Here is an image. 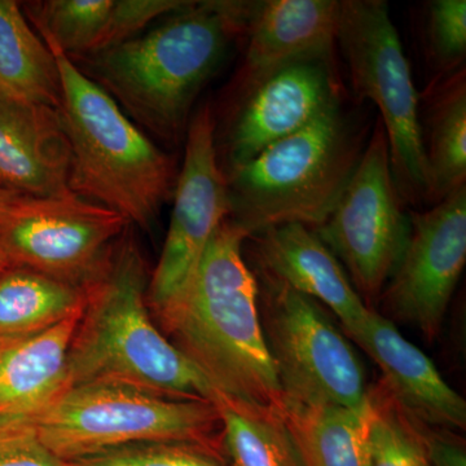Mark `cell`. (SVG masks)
<instances>
[{"mask_svg": "<svg viewBox=\"0 0 466 466\" xmlns=\"http://www.w3.org/2000/svg\"><path fill=\"white\" fill-rule=\"evenodd\" d=\"M370 466H431L419 420L410 416L380 381L368 389Z\"/></svg>", "mask_w": 466, "mask_h": 466, "instance_id": "obj_25", "label": "cell"}, {"mask_svg": "<svg viewBox=\"0 0 466 466\" xmlns=\"http://www.w3.org/2000/svg\"><path fill=\"white\" fill-rule=\"evenodd\" d=\"M260 279V319L284 400L305 406L366 408L360 360L317 300Z\"/></svg>", "mask_w": 466, "mask_h": 466, "instance_id": "obj_8", "label": "cell"}, {"mask_svg": "<svg viewBox=\"0 0 466 466\" xmlns=\"http://www.w3.org/2000/svg\"><path fill=\"white\" fill-rule=\"evenodd\" d=\"M425 43L428 58L440 76H450L464 67L465 0H433L426 5Z\"/></svg>", "mask_w": 466, "mask_h": 466, "instance_id": "obj_27", "label": "cell"}, {"mask_svg": "<svg viewBox=\"0 0 466 466\" xmlns=\"http://www.w3.org/2000/svg\"><path fill=\"white\" fill-rule=\"evenodd\" d=\"M0 94L57 110L63 100L56 57L14 0H0Z\"/></svg>", "mask_w": 466, "mask_h": 466, "instance_id": "obj_19", "label": "cell"}, {"mask_svg": "<svg viewBox=\"0 0 466 466\" xmlns=\"http://www.w3.org/2000/svg\"><path fill=\"white\" fill-rule=\"evenodd\" d=\"M245 241L227 218L186 288L149 311L214 391L278 408L283 391L263 332L259 283L244 258Z\"/></svg>", "mask_w": 466, "mask_h": 466, "instance_id": "obj_1", "label": "cell"}, {"mask_svg": "<svg viewBox=\"0 0 466 466\" xmlns=\"http://www.w3.org/2000/svg\"><path fill=\"white\" fill-rule=\"evenodd\" d=\"M85 289L32 269L0 272V336L35 332L84 308Z\"/></svg>", "mask_w": 466, "mask_h": 466, "instance_id": "obj_24", "label": "cell"}, {"mask_svg": "<svg viewBox=\"0 0 466 466\" xmlns=\"http://www.w3.org/2000/svg\"><path fill=\"white\" fill-rule=\"evenodd\" d=\"M259 276L317 300L341 320L349 337L366 320L368 308L345 268L314 229L287 223L251 236Z\"/></svg>", "mask_w": 466, "mask_h": 466, "instance_id": "obj_14", "label": "cell"}, {"mask_svg": "<svg viewBox=\"0 0 466 466\" xmlns=\"http://www.w3.org/2000/svg\"><path fill=\"white\" fill-rule=\"evenodd\" d=\"M394 177L390 149L377 122L332 213L314 229L360 297L381 296L406 249L410 219Z\"/></svg>", "mask_w": 466, "mask_h": 466, "instance_id": "obj_9", "label": "cell"}, {"mask_svg": "<svg viewBox=\"0 0 466 466\" xmlns=\"http://www.w3.org/2000/svg\"><path fill=\"white\" fill-rule=\"evenodd\" d=\"M431 204L466 187L465 69L447 76L431 92L421 119Z\"/></svg>", "mask_w": 466, "mask_h": 466, "instance_id": "obj_22", "label": "cell"}, {"mask_svg": "<svg viewBox=\"0 0 466 466\" xmlns=\"http://www.w3.org/2000/svg\"><path fill=\"white\" fill-rule=\"evenodd\" d=\"M21 7L43 41L69 57L95 56L128 39L124 0H46Z\"/></svg>", "mask_w": 466, "mask_h": 466, "instance_id": "obj_21", "label": "cell"}, {"mask_svg": "<svg viewBox=\"0 0 466 466\" xmlns=\"http://www.w3.org/2000/svg\"><path fill=\"white\" fill-rule=\"evenodd\" d=\"M222 420V449L227 466H303L302 460L274 407L214 395Z\"/></svg>", "mask_w": 466, "mask_h": 466, "instance_id": "obj_23", "label": "cell"}, {"mask_svg": "<svg viewBox=\"0 0 466 466\" xmlns=\"http://www.w3.org/2000/svg\"><path fill=\"white\" fill-rule=\"evenodd\" d=\"M82 309L45 329L0 336V429L29 424L66 390Z\"/></svg>", "mask_w": 466, "mask_h": 466, "instance_id": "obj_17", "label": "cell"}, {"mask_svg": "<svg viewBox=\"0 0 466 466\" xmlns=\"http://www.w3.org/2000/svg\"><path fill=\"white\" fill-rule=\"evenodd\" d=\"M249 5L187 2L149 32L91 56L87 76L133 122L177 143L201 88L245 32Z\"/></svg>", "mask_w": 466, "mask_h": 466, "instance_id": "obj_2", "label": "cell"}, {"mask_svg": "<svg viewBox=\"0 0 466 466\" xmlns=\"http://www.w3.org/2000/svg\"><path fill=\"white\" fill-rule=\"evenodd\" d=\"M410 219L406 249L381 296L391 317L433 342L466 263V187Z\"/></svg>", "mask_w": 466, "mask_h": 466, "instance_id": "obj_12", "label": "cell"}, {"mask_svg": "<svg viewBox=\"0 0 466 466\" xmlns=\"http://www.w3.org/2000/svg\"><path fill=\"white\" fill-rule=\"evenodd\" d=\"M364 134L339 103L272 144L227 175L228 219L247 240L287 223L317 228L354 174L368 142Z\"/></svg>", "mask_w": 466, "mask_h": 466, "instance_id": "obj_5", "label": "cell"}, {"mask_svg": "<svg viewBox=\"0 0 466 466\" xmlns=\"http://www.w3.org/2000/svg\"><path fill=\"white\" fill-rule=\"evenodd\" d=\"M339 18V0L250 2L241 87L288 61L333 54Z\"/></svg>", "mask_w": 466, "mask_h": 466, "instance_id": "obj_18", "label": "cell"}, {"mask_svg": "<svg viewBox=\"0 0 466 466\" xmlns=\"http://www.w3.org/2000/svg\"><path fill=\"white\" fill-rule=\"evenodd\" d=\"M229 210L228 182L218 155L216 122L210 108L204 106L187 128L170 227L161 258L149 278V309L165 305L186 288Z\"/></svg>", "mask_w": 466, "mask_h": 466, "instance_id": "obj_11", "label": "cell"}, {"mask_svg": "<svg viewBox=\"0 0 466 466\" xmlns=\"http://www.w3.org/2000/svg\"><path fill=\"white\" fill-rule=\"evenodd\" d=\"M23 195H17V193L9 192L7 189L2 188L0 187V214L5 210L9 207V205L14 204L17 198H20Z\"/></svg>", "mask_w": 466, "mask_h": 466, "instance_id": "obj_30", "label": "cell"}, {"mask_svg": "<svg viewBox=\"0 0 466 466\" xmlns=\"http://www.w3.org/2000/svg\"><path fill=\"white\" fill-rule=\"evenodd\" d=\"M128 226L121 214L76 195L21 196L0 214V262L85 289Z\"/></svg>", "mask_w": 466, "mask_h": 466, "instance_id": "obj_10", "label": "cell"}, {"mask_svg": "<svg viewBox=\"0 0 466 466\" xmlns=\"http://www.w3.org/2000/svg\"><path fill=\"white\" fill-rule=\"evenodd\" d=\"M27 425L66 462L139 441L222 447V420L214 401L173 400L115 383L66 389Z\"/></svg>", "mask_w": 466, "mask_h": 466, "instance_id": "obj_6", "label": "cell"}, {"mask_svg": "<svg viewBox=\"0 0 466 466\" xmlns=\"http://www.w3.org/2000/svg\"><path fill=\"white\" fill-rule=\"evenodd\" d=\"M45 42L60 72L70 191L149 229L173 191V161L73 58Z\"/></svg>", "mask_w": 466, "mask_h": 466, "instance_id": "obj_4", "label": "cell"}, {"mask_svg": "<svg viewBox=\"0 0 466 466\" xmlns=\"http://www.w3.org/2000/svg\"><path fill=\"white\" fill-rule=\"evenodd\" d=\"M0 466H67L52 453L30 425L0 429Z\"/></svg>", "mask_w": 466, "mask_h": 466, "instance_id": "obj_28", "label": "cell"}, {"mask_svg": "<svg viewBox=\"0 0 466 466\" xmlns=\"http://www.w3.org/2000/svg\"><path fill=\"white\" fill-rule=\"evenodd\" d=\"M289 429L303 466H370V410L305 406L275 408Z\"/></svg>", "mask_w": 466, "mask_h": 466, "instance_id": "obj_20", "label": "cell"}, {"mask_svg": "<svg viewBox=\"0 0 466 466\" xmlns=\"http://www.w3.org/2000/svg\"><path fill=\"white\" fill-rule=\"evenodd\" d=\"M149 278L142 251L126 229L85 287L84 309L67 354V389L115 383L173 400L213 401V386L153 320Z\"/></svg>", "mask_w": 466, "mask_h": 466, "instance_id": "obj_3", "label": "cell"}, {"mask_svg": "<svg viewBox=\"0 0 466 466\" xmlns=\"http://www.w3.org/2000/svg\"><path fill=\"white\" fill-rule=\"evenodd\" d=\"M5 267L2 265V262H0V272H2L3 269H5Z\"/></svg>", "mask_w": 466, "mask_h": 466, "instance_id": "obj_31", "label": "cell"}, {"mask_svg": "<svg viewBox=\"0 0 466 466\" xmlns=\"http://www.w3.org/2000/svg\"><path fill=\"white\" fill-rule=\"evenodd\" d=\"M67 466H227L222 447L184 441H149L101 451Z\"/></svg>", "mask_w": 466, "mask_h": 466, "instance_id": "obj_26", "label": "cell"}, {"mask_svg": "<svg viewBox=\"0 0 466 466\" xmlns=\"http://www.w3.org/2000/svg\"><path fill=\"white\" fill-rule=\"evenodd\" d=\"M341 103L333 54L288 61L242 88L227 137L229 173Z\"/></svg>", "mask_w": 466, "mask_h": 466, "instance_id": "obj_13", "label": "cell"}, {"mask_svg": "<svg viewBox=\"0 0 466 466\" xmlns=\"http://www.w3.org/2000/svg\"><path fill=\"white\" fill-rule=\"evenodd\" d=\"M419 428L431 466H466L465 441L460 435L420 420Z\"/></svg>", "mask_w": 466, "mask_h": 466, "instance_id": "obj_29", "label": "cell"}, {"mask_svg": "<svg viewBox=\"0 0 466 466\" xmlns=\"http://www.w3.org/2000/svg\"><path fill=\"white\" fill-rule=\"evenodd\" d=\"M350 339L381 368V382L410 416L426 425L465 431L466 401L444 381L431 358L401 336L390 319L370 309Z\"/></svg>", "mask_w": 466, "mask_h": 466, "instance_id": "obj_16", "label": "cell"}, {"mask_svg": "<svg viewBox=\"0 0 466 466\" xmlns=\"http://www.w3.org/2000/svg\"><path fill=\"white\" fill-rule=\"evenodd\" d=\"M70 161L57 109L0 94L2 188L29 198H69L75 195L69 187Z\"/></svg>", "mask_w": 466, "mask_h": 466, "instance_id": "obj_15", "label": "cell"}, {"mask_svg": "<svg viewBox=\"0 0 466 466\" xmlns=\"http://www.w3.org/2000/svg\"><path fill=\"white\" fill-rule=\"evenodd\" d=\"M339 46L358 99L380 110L392 177L404 204H431L420 96L410 63L383 0L339 2Z\"/></svg>", "mask_w": 466, "mask_h": 466, "instance_id": "obj_7", "label": "cell"}]
</instances>
